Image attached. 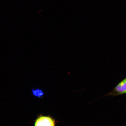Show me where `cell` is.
Returning <instances> with one entry per match:
<instances>
[{
  "mask_svg": "<svg viewBox=\"0 0 126 126\" xmlns=\"http://www.w3.org/2000/svg\"><path fill=\"white\" fill-rule=\"evenodd\" d=\"M125 94H126V78L118 83L113 91L107 94L106 96L115 97Z\"/></svg>",
  "mask_w": 126,
  "mask_h": 126,
  "instance_id": "cell-1",
  "label": "cell"
},
{
  "mask_svg": "<svg viewBox=\"0 0 126 126\" xmlns=\"http://www.w3.org/2000/svg\"><path fill=\"white\" fill-rule=\"evenodd\" d=\"M55 121L50 116H40L36 120L34 126H55Z\"/></svg>",
  "mask_w": 126,
  "mask_h": 126,
  "instance_id": "cell-2",
  "label": "cell"
},
{
  "mask_svg": "<svg viewBox=\"0 0 126 126\" xmlns=\"http://www.w3.org/2000/svg\"><path fill=\"white\" fill-rule=\"evenodd\" d=\"M32 92L34 96L39 98L43 96L44 94L43 91L41 89H33Z\"/></svg>",
  "mask_w": 126,
  "mask_h": 126,
  "instance_id": "cell-3",
  "label": "cell"
}]
</instances>
